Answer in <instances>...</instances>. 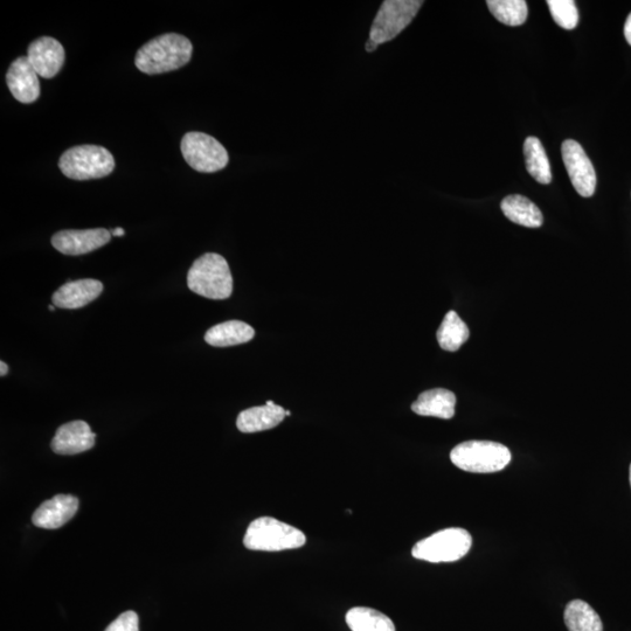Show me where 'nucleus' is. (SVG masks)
Returning <instances> with one entry per match:
<instances>
[{
  "label": "nucleus",
  "mask_w": 631,
  "mask_h": 631,
  "mask_svg": "<svg viewBox=\"0 0 631 631\" xmlns=\"http://www.w3.org/2000/svg\"><path fill=\"white\" fill-rule=\"evenodd\" d=\"M192 53V43L186 37L177 33L163 34L137 52L135 65L138 71L148 75L169 73L189 64Z\"/></svg>",
  "instance_id": "f257e3e1"
},
{
  "label": "nucleus",
  "mask_w": 631,
  "mask_h": 631,
  "mask_svg": "<svg viewBox=\"0 0 631 631\" xmlns=\"http://www.w3.org/2000/svg\"><path fill=\"white\" fill-rule=\"evenodd\" d=\"M187 286L193 293L211 300L231 297L233 277L226 259L216 253L200 256L187 274Z\"/></svg>",
  "instance_id": "f03ea898"
},
{
  "label": "nucleus",
  "mask_w": 631,
  "mask_h": 631,
  "mask_svg": "<svg viewBox=\"0 0 631 631\" xmlns=\"http://www.w3.org/2000/svg\"><path fill=\"white\" fill-rule=\"evenodd\" d=\"M305 543L307 537L301 530L272 517L255 519L244 538L246 549L263 552L300 549Z\"/></svg>",
  "instance_id": "7ed1b4c3"
},
{
  "label": "nucleus",
  "mask_w": 631,
  "mask_h": 631,
  "mask_svg": "<svg viewBox=\"0 0 631 631\" xmlns=\"http://www.w3.org/2000/svg\"><path fill=\"white\" fill-rule=\"evenodd\" d=\"M455 467L475 474L497 473L508 467L511 453L508 447L491 441H467L450 453Z\"/></svg>",
  "instance_id": "20e7f679"
},
{
  "label": "nucleus",
  "mask_w": 631,
  "mask_h": 631,
  "mask_svg": "<svg viewBox=\"0 0 631 631\" xmlns=\"http://www.w3.org/2000/svg\"><path fill=\"white\" fill-rule=\"evenodd\" d=\"M59 168L69 179H99L114 171L115 159L100 145H78L61 155Z\"/></svg>",
  "instance_id": "39448f33"
},
{
  "label": "nucleus",
  "mask_w": 631,
  "mask_h": 631,
  "mask_svg": "<svg viewBox=\"0 0 631 631\" xmlns=\"http://www.w3.org/2000/svg\"><path fill=\"white\" fill-rule=\"evenodd\" d=\"M471 545H473V538L467 530L446 529L416 543L412 556L433 564L454 563L467 556Z\"/></svg>",
  "instance_id": "423d86ee"
},
{
  "label": "nucleus",
  "mask_w": 631,
  "mask_h": 631,
  "mask_svg": "<svg viewBox=\"0 0 631 631\" xmlns=\"http://www.w3.org/2000/svg\"><path fill=\"white\" fill-rule=\"evenodd\" d=\"M183 157L193 170L214 173L226 168L230 156L224 145L204 133H187L180 144Z\"/></svg>",
  "instance_id": "0eeeda50"
},
{
  "label": "nucleus",
  "mask_w": 631,
  "mask_h": 631,
  "mask_svg": "<svg viewBox=\"0 0 631 631\" xmlns=\"http://www.w3.org/2000/svg\"><path fill=\"white\" fill-rule=\"evenodd\" d=\"M424 2L419 0H386L380 6L370 31V40L377 45L388 43L413 22Z\"/></svg>",
  "instance_id": "6e6552de"
},
{
  "label": "nucleus",
  "mask_w": 631,
  "mask_h": 631,
  "mask_svg": "<svg viewBox=\"0 0 631 631\" xmlns=\"http://www.w3.org/2000/svg\"><path fill=\"white\" fill-rule=\"evenodd\" d=\"M561 154L574 189L581 197H592L596 189V173L585 150L578 142L567 140L561 147Z\"/></svg>",
  "instance_id": "1a4fd4ad"
},
{
  "label": "nucleus",
  "mask_w": 631,
  "mask_h": 631,
  "mask_svg": "<svg viewBox=\"0 0 631 631\" xmlns=\"http://www.w3.org/2000/svg\"><path fill=\"white\" fill-rule=\"evenodd\" d=\"M110 240H112V233L104 228H94V230L61 231L54 234L51 241L58 252L78 256L94 252L109 244Z\"/></svg>",
  "instance_id": "9d476101"
},
{
  "label": "nucleus",
  "mask_w": 631,
  "mask_h": 631,
  "mask_svg": "<svg viewBox=\"0 0 631 631\" xmlns=\"http://www.w3.org/2000/svg\"><path fill=\"white\" fill-rule=\"evenodd\" d=\"M34 71L43 79H53L65 64L64 46L57 39L43 37L34 40L27 51Z\"/></svg>",
  "instance_id": "9b49d317"
},
{
  "label": "nucleus",
  "mask_w": 631,
  "mask_h": 631,
  "mask_svg": "<svg viewBox=\"0 0 631 631\" xmlns=\"http://www.w3.org/2000/svg\"><path fill=\"white\" fill-rule=\"evenodd\" d=\"M96 435L85 421H72L59 427L52 440L55 454L76 455L88 452L95 445Z\"/></svg>",
  "instance_id": "f8f14e48"
},
{
  "label": "nucleus",
  "mask_w": 631,
  "mask_h": 631,
  "mask_svg": "<svg viewBox=\"0 0 631 631\" xmlns=\"http://www.w3.org/2000/svg\"><path fill=\"white\" fill-rule=\"evenodd\" d=\"M6 83L13 97L22 103H33L40 96L39 75L34 71L29 58L20 57L12 62Z\"/></svg>",
  "instance_id": "ddd939ff"
},
{
  "label": "nucleus",
  "mask_w": 631,
  "mask_h": 631,
  "mask_svg": "<svg viewBox=\"0 0 631 631\" xmlns=\"http://www.w3.org/2000/svg\"><path fill=\"white\" fill-rule=\"evenodd\" d=\"M79 499L72 495H57L39 506L32 522L37 528L55 530L69 522L78 512Z\"/></svg>",
  "instance_id": "4468645a"
},
{
  "label": "nucleus",
  "mask_w": 631,
  "mask_h": 631,
  "mask_svg": "<svg viewBox=\"0 0 631 631\" xmlns=\"http://www.w3.org/2000/svg\"><path fill=\"white\" fill-rule=\"evenodd\" d=\"M103 284L93 279L68 282L55 291L52 300L61 309H80L102 294Z\"/></svg>",
  "instance_id": "2eb2a0df"
},
{
  "label": "nucleus",
  "mask_w": 631,
  "mask_h": 631,
  "mask_svg": "<svg viewBox=\"0 0 631 631\" xmlns=\"http://www.w3.org/2000/svg\"><path fill=\"white\" fill-rule=\"evenodd\" d=\"M286 416V409L277 405L248 408L239 414L237 427L248 434L268 431L279 426Z\"/></svg>",
  "instance_id": "dca6fc26"
},
{
  "label": "nucleus",
  "mask_w": 631,
  "mask_h": 631,
  "mask_svg": "<svg viewBox=\"0 0 631 631\" xmlns=\"http://www.w3.org/2000/svg\"><path fill=\"white\" fill-rule=\"evenodd\" d=\"M456 395L445 388H434L419 395L412 405V411L421 416H434L443 420L455 415Z\"/></svg>",
  "instance_id": "f3484780"
},
{
  "label": "nucleus",
  "mask_w": 631,
  "mask_h": 631,
  "mask_svg": "<svg viewBox=\"0 0 631 631\" xmlns=\"http://www.w3.org/2000/svg\"><path fill=\"white\" fill-rule=\"evenodd\" d=\"M255 331L251 325L241 321H228L214 325L205 335V342L216 348H227L251 342Z\"/></svg>",
  "instance_id": "a211bd4d"
},
{
  "label": "nucleus",
  "mask_w": 631,
  "mask_h": 631,
  "mask_svg": "<svg viewBox=\"0 0 631 631\" xmlns=\"http://www.w3.org/2000/svg\"><path fill=\"white\" fill-rule=\"evenodd\" d=\"M504 216L512 223L529 228H539L543 225V214L535 203L519 194L506 197L502 201Z\"/></svg>",
  "instance_id": "6ab92c4d"
},
{
  "label": "nucleus",
  "mask_w": 631,
  "mask_h": 631,
  "mask_svg": "<svg viewBox=\"0 0 631 631\" xmlns=\"http://www.w3.org/2000/svg\"><path fill=\"white\" fill-rule=\"evenodd\" d=\"M524 156L530 176L540 184H550L552 182L551 164L538 138L532 136L526 138Z\"/></svg>",
  "instance_id": "aec40b11"
},
{
  "label": "nucleus",
  "mask_w": 631,
  "mask_h": 631,
  "mask_svg": "<svg viewBox=\"0 0 631 631\" xmlns=\"http://www.w3.org/2000/svg\"><path fill=\"white\" fill-rule=\"evenodd\" d=\"M565 623L570 631H603L598 613L582 600H573L566 606Z\"/></svg>",
  "instance_id": "412c9836"
},
{
  "label": "nucleus",
  "mask_w": 631,
  "mask_h": 631,
  "mask_svg": "<svg viewBox=\"0 0 631 631\" xmlns=\"http://www.w3.org/2000/svg\"><path fill=\"white\" fill-rule=\"evenodd\" d=\"M345 620L352 631H395L390 617L372 608H352L346 614Z\"/></svg>",
  "instance_id": "4be33fe9"
},
{
  "label": "nucleus",
  "mask_w": 631,
  "mask_h": 631,
  "mask_svg": "<svg viewBox=\"0 0 631 631\" xmlns=\"http://www.w3.org/2000/svg\"><path fill=\"white\" fill-rule=\"evenodd\" d=\"M470 332L455 311H449L438 330L439 344L442 350L455 352L469 339Z\"/></svg>",
  "instance_id": "5701e85b"
},
{
  "label": "nucleus",
  "mask_w": 631,
  "mask_h": 631,
  "mask_svg": "<svg viewBox=\"0 0 631 631\" xmlns=\"http://www.w3.org/2000/svg\"><path fill=\"white\" fill-rule=\"evenodd\" d=\"M487 5L492 16L504 25L520 26L528 19L525 0H488Z\"/></svg>",
  "instance_id": "b1692460"
},
{
  "label": "nucleus",
  "mask_w": 631,
  "mask_h": 631,
  "mask_svg": "<svg viewBox=\"0 0 631 631\" xmlns=\"http://www.w3.org/2000/svg\"><path fill=\"white\" fill-rule=\"evenodd\" d=\"M554 22L561 29L574 30L579 23V11L573 0H549L547 2Z\"/></svg>",
  "instance_id": "393cba45"
},
{
  "label": "nucleus",
  "mask_w": 631,
  "mask_h": 631,
  "mask_svg": "<svg viewBox=\"0 0 631 631\" xmlns=\"http://www.w3.org/2000/svg\"><path fill=\"white\" fill-rule=\"evenodd\" d=\"M138 624H140L138 615L133 610H129L117 617L104 631H140Z\"/></svg>",
  "instance_id": "a878e982"
},
{
  "label": "nucleus",
  "mask_w": 631,
  "mask_h": 631,
  "mask_svg": "<svg viewBox=\"0 0 631 631\" xmlns=\"http://www.w3.org/2000/svg\"><path fill=\"white\" fill-rule=\"evenodd\" d=\"M624 37H626L628 44L631 46V13L624 24Z\"/></svg>",
  "instance_id": "bb28decb"
},
{
  "label": "nucleus",
  "mask_w": 631,
  "mask_h": 631,
  "mask_svg": "<svg viewBox=\"0 0 631 631\" xmlns=\"http://www.w3.org/2000/svg\"><path fill=\"white\" fill-rule=\"evenodd\" d=\"M378 46H379V45H377L376 43H374V41L369 40V41H367V43H366V45H365V48H366V51H367V52L372 53V52H374V51H376V50H377Z\"/></svg>",
  "instance_id": "cd10ccee"
},
{
  "label": "nucleus",
  "mask_w": 631,
  "mask_h": 631,
  "mask_svg": "<svg viewBox=\"0 0 631 631\" xmlns=\"http://www.w3.org/2000/svg\"><path fill=\"white\" fill-rule=\"evenodd\" d=\"M9 372V366L4 362L0 363V376L5 377Z\"/></svg>",
  "instance_id": "c85d7f7f"
},
{
  "label": "nucleus",
  "mask_w": 631,
  "mask_h": 631,
  "mask_svg": "<svg viewBox=\"0 0 631 631\" xmlns=\"http://www.w3.org/2000/svg\"><path fill=\"white\" fill-rule=\"evenodd\" d=\"M124 234H126V231H124L123 228H116V230L112 232L114 237H123Z\"/></svg>",
  "instance_id": "c756f323"
},
{
  "label": "nucleus",
  "mask_w": 631,
  "mask_h": 631,
  "mask_svg": "<svg viewBox=\"0 0 631 631\" xmlns=\"http://www.w3.org/2000/svg\"><path fill=\"white\" fill-rule=\"evenodd\" d=\"M48 310H50V311H55V307H54V305H50V307H48Z\"/></svg>",
  "instance_id": "7c9ffc66"
},
{
  "label": "nucleus",
  "mask_w": 631,
  "mask_h": 631,
  "mask_svg": "<svg viewBox=\"0 0 631 631\" xmlns=\"http://www.w3.org/2000/svg\"><path fill=\"white\" fill-rule=\"evenodd\" d=\"M629 480H630V485H631V464H630V470H629Z\"/></svg>",
  "instance_id": "2f4dec72"
},
{
  "label": "nucleus",
  "mask_w": 631,
  "mask_h": 631,
  "mask_svg": "<svg viewBox=\"0 0 631 631\" xmlns=\"http://www.w3.org/2000/svg\"><path fill=\"white\" fill-rule=\"evenodd\" d=\"M290 415H291V413L289 411H287V416H290Z\"/></svg>",
  "instance_id": "473e14b6"
}]
</instances>
